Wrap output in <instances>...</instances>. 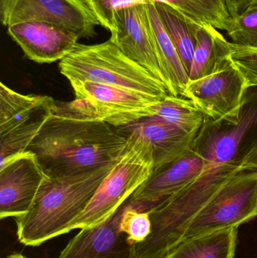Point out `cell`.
Instances as JSON below:
<instances>
[{
  "mask_svg": "<svg viewBox=\"0 0 257 258\" xmlns=\"http://www.w3.org/2000/svg\"><path fill=\"white\" fill-rule=\"evenodd\" d=\"M75 100L68 103L81 114L115 128L155 116L161 98L89 81L70 82Z\"/></svg>",
  "mask_w": 257,
  "mask_h": 258,
  "instance_id": "cell-6",
  "label": "cell"
},
{
  "mask_svg": "<svg viewBox=\"0 0 257 258\" xmlns=\"http://www.w3.org/2000/svg\"><path fill=\"white\" fill-rule=\"evenodd\" d=\"M229 60L242 74L247 88L257 87V49L238 46L231 42Z\"/></svg>",
  "mask_w": 257,
  "mask_h": 258,
  "instance_id": "cell-26",
  "label": "cell"
},
{
  "mask_svg": "<svg viewBox=\"0 0 257 258\" xmlns=\"http://www.w3.org/2000/svg\"><path fill=\"white\" fill-rule=\"evenodd\" d=\"M94 16L110 33L114 30L115 15L119 10L132 6L154 4L153 0H83Z\"/></svg>",
  "mask_w": 257,
  "mask_h": 258,
  "instance_id": "cell-24",
  "label": "cell"
},
{
  "mask_svg": "<svg viewBox=\"0 0 257 258\" xmlns=\"http://www.w3.org/2000/svg\"><path fill=\"white\" fill-rule=\"evenodd\" d=\"M57 101L47 95H23L0 84L1 163L27 151L54 112ZM0 163V164H1Z\"/></svg>",
  "mask_w": 257,
  "mask_h": 258,
  "instance_id": "cell-7",
  "label": "cell"
},
{
  "mask_svg": "<svg viewBox=\"0 0 257 258\" xmlns=\"http://www.w3.org/2000/svg\"><path fill=\"white\" fill-rule=\"evenodd\" d=\"M206 165L205 159L191 149L175 162L154 172L128 201L139 210L149 212L194 181Z\"/></svg>",
  "mask_w": 257,
  "mask_h": 258,
  "instance_id": "cell-14",
  "label": "cell"
},
{
  "mask_svg": "<svg viewBox=\"0 0 257 258\" xmlns=\"http://www.w3.org/2000/svg\"><path fill=\"white\" fill-rule=\"evenodd\" d=\"M6 258H27L25 256L23 255V254H19V253H15V254H11V255L8 256Z\"/></svg>",
  "mask_w": 257,
  "mask_h": 258,
  "instance_id": "cell-29",
  "label": "cell"
},
{
  "mask_svg": "<svg viewBox=\"0 0 257 258\" xmlns=\"http://www.w3.org/2000/svg\"><path fill=\"white\" fill-rule=\"evenodd\" d=\"M253 1L254 0H225L228 12L232 19L247 12Z\"/></svg>",
  "mask_w": 257,
  "mask_h": 258,
  "instance_id": "cell-27",
  "label": "cell"
},
{
  "mask_svg": "<svg viewBox=\"0 0 257 258\" xmlns=\"http://www.w3.org/2000/svg\"><path fill=\"white\" fill-rule=\"evenodd\" d=\"M4 27L28 21H45L65 27L78 37H94L100 25L83 0H0Z\"/></svg>",
  "mask_w": 257,
  "mask_h": 258,
  "instance_id": "cell-9",
  "label": "cell"
},
{
  "mask_svg": "<svg viewBox=\"0 0 257 258\" xmlns=\"http://www.w3.org/2000/svg\"><path fill=\"white\" fill-rule=\"evenodd\" d=\"M231 42L212 26L196 24V46L190 73V80L208 77L229 61Z\"/></svg>",
  "mask_w": 257,
  "mask_h": 258,
  "instance_id": "cell-17",
  "label": "cell"
},
{
  "mask_svg": "<svg viewBox=\"0 0 257 258\" xmlns=\"http://www.w3.org/2000/svg\"><path fill=\"white\" fill-rule=\"evenodd\" d=\"M7 32L26 57L39 63L60 61L73 51L80 39L65 27L45 21L14 24Z\"/></svg>",
  "mask_w": 257,
  "mask_h": 258,
  "instance_id": "cell-13",
  "label": "cell"
},
{
  "mask_svg": "<svg viewBox=\"0 0 257 258\" xmlns=\"http://www.w3.org/2000/svg\"><path fill=\"white\" fill-rule=\"evenodd\" d=\"M116 162L75 175L48 177L29 212L15 218L19 242L26 246H39L70 232L72 222L85 209Z\"/></svg>",
  "mask_w": 257,
  "mask_h": 258,
  "instance_id": "cell-2",
  "label": "cell"
},
{
  "mask_svg": "<svg viewBox=\"0 0 257 258\" xmlns=\"http://www.w3.org/2000/svg\"><path fill=\"white\" fill-rule=\"evenodd\" d=\"M257 216V171L241 170L191 221L183 240L238 227Z\"/></svg>",
  "mask_w": 257,
  "mask_h": 258,
  "instance_id": "cell-8",
  "label": "cell"
},
{
  "mask_svg": "<svg viewBox=\"0 0 257 258\" xmlns=\"http://www.w3.org/2000/svg\"><path fill=\"white\" fill-rule=\"evenodd\" d=\"M241 169L257 171V144L244 158L241 163Z\"/></svg>",
  "mask_w": 257,
  "mask_h": 258,
  "instance_id": "cell-28",
  "label": "cell"
},
{
  "mask_svg": "<svg viewBox=\"0 0 257 258\" xmlns=\"http://www.w3.org/2000/svg\"><path fill=\"white\" fill-rule=\"evenodd\" d=\"M238 233L235 227L186 239L165 258H234Z\"/></svg>",
  "mask_w": 257,
  "mask_h": 258,
  "instance_id": "cell-18",
  "label": "cell"
},
{
  "mask_svg": "<svg viewBox=\"0 0 257 258\" xmlns=\"http://www.w3.org/2000/svg\"><path fill=\"white\" fill-rule=\"evenodd\" d=\"M125 204L104 222L81 229L58 258H137L136 244L119 227Z\"/></svg>",
  "mask_w": 257,
  "mask_h": 258,
  "instance_id": "cell-15",
  "label": "cell"
},
{
  "mask_svg": "<svg viewBox=\"0 0 257 258\" xmlns=\"http://www.w3.org/2000/svg\"><path fill=\"white\" fill-rule=\"evenodd\" d=\"M168 5L194 22L208 24L217 30H229L232 17L225 0H153Z\"/></svg>",
  "mask_w": 257,
  "mask_h": 258,
  "instance_id": "cell-21",
  "label": "cell"
},
{
  "mask_svg": "<svg viewBox=\"0 0 257 258\" xmlns=\"http://www.w3.org/2000/svg\"><path fill=\"white\" fill-rule=\"evenodd\" d=\"M110 40L129 58L147 70L164 85L169 95L178 96L160 63L146 5L119 10L115 15Z\"/></svg>",
  "mask_w": 257,
  "mask_h": 258,
  "instance_id": "cell-10",
  "label": "cell"
},
{
  "mask_svg": "<svg viewBox=\"0 0 257 258\" xmlns=\"http://www.w3.org/2000/svg\"><path fill=\"white\" fill-rule=\"evenodd\" d=\"M128 137L102 121L87 117L57 102L27 151L37 158L49 177H66L114 163L123 154Z\"/></svg>",
  "mask_w": 257,
  "mask_h": 258,
  "instance_id": "cell-1",
  "label": "cell"
},
{
  "mask_svg": "<svg viewBox=\"0 0 257 258\" xmlns=\"http://www.w3.org/2000/svg\"><path fill=\"white\" fill-rule=\"evenodd\" d=\"M248 89L242 74L229 60L214 74L189 81L182 97L191 100L205 118L219 120L238 108Z\"/></svg>",
  "mask_w": 257,
  "mask_h": 258,
  "instance_id": "cell-12",
  "label": "cell"
},
{
  "mask_svg": "<svg viewBox=\"0 0 257 258\" xmlns=\"http://www.w3.org/2000/svg\"><path fill=\"white\" fill-rule=\"evenodd\" d=\"M157 12L180 58L190 77L196 46V24L191 20L162 3H155Z\"/></svg>",
  "mask_w": 257,
  "mask_h": 258,
  "instance_id": "cell-20",
  "label": "cell"
},
{
  "mask_svg": "<svg viewBox=\"0 0 257 258\" xmlns=\"http://www.w3.org/2000/svg\"><path fill=\"white\" fill-rule=\"evenodd\" d=\"M257 144V87L246 91L241 105L219 120L205 118L192 149L208 164L242 163Z\"/></svg>",
  "mask_w": 257,
  "mask_h": 258,
  "instance_id": "cell-5",
  "label": "cell"
},
{
  "mask_svg": "<svg viewBox=\"0 0 257 258\" xmlns=\"http://www.w3.org/2000/svg\"><path fill=\"white\" fill-rule=\"evenodd\" d=\"M69 83L89 81L128 89L164 99L169 95L163 83L125 55L110 39L95 45L77 44L59 62Z\"/></svg>",
  "mask_w": 257,
  "mask_h": 258,
  "instance_id": "cell-3",
  "label": "cell"
},
{
  "mask_svg": "<svg viewBox=\"0 0 257 258\" xmlns=\"http://www.w3.org/2000/svg\"><path fill=\"white\" fill-rule=\"evenodd\" d=\"M116 128L125 135L131 132L137 134L150 144L153 151V173L191 150L196 137L186 133L174 124L156 116Z\"/></svg>",
  "mask_w": 257,
  "mask_h": 258,
  "instance_id": "cell-16",
  "label": "cell"
},
{
  "mask_svg": "<svg viewBox=\"0 0 257 258\" xmlns=\"http://www.w3.org/2000/svg\"><path fill=\"white\" fill-rule=\"evenodd\" d=\"M48 176L37 158L25 151L0 164V218L27 214Z\"/></svg>",
  "mask_w": 257,
  "mask_h": 258,
  "instance_id": "cell-11",
  "label": "cell"
},
{
  "mask_svg": "<svg viewBox=\"0 0 257 258\" xmlns=\"http://www.w3.org/2000/svg\"><path fill=\"white\" fill-rule=\"evenodd\" d=\"M121 231L134 244L141 243L152 231V221L149 212H143L127 201L119 224Z\"/></svg>",
  "mask_w": 257,
  "mask_h": 258,
  "instance_id": "cell-23",
  "label": "cell"
},
{
  "mask_svg": "<svg viewBox=\"0 0 257 258\" xmlns=\"http://www.w3.org/2000/svg\"><path fill=\"white\" fill-rule=\"evenodd\" d=\"M227 35L234 45L257 49V8L232 19Z\"/></svg>",
  "mask_w": 257,
  "mask_h": 258,
  "instance_id": "cell-25",
  "label": "cell"
},
{
  "mask_svg": "<svg viewBox=\"0 0 257 258\" xmlns=\"http://www.w3.org/2000/svg\"><path fill=\"white\" fill-rule=\"evenodd\" d=\"M125 136L126 150L72 222L70 231L94 227L108 219L152 176L154 160L150 144L133 132Z\"/></svg>",
  "mask_w": 257,
  "mask_h": 258,
  "instance_id": "cell-4",
  "label": "cell"
},
{
  "mask_svg": "<svg viewBox=\"0 0 257 258\" xmlns=\"http://www.w3.org/2000/svg\"><path fill=\"white\" fill-rule=\"evenodd\" d=\"M146 10L161 68L176 95L183 96L190 81L189 74L180 58L175 45L164 30L155 3L146 5Z\"/></svg>",
  "mask_w": 257,
  "mask_h": 258,
  "instance_id": "cell-19",
  "label": "cell"
},
{
  "mask_svg": "<svg viewBox=\"0 0 257 258\" xmlns=\"http://www.w3.org/2000/svg\"><path fill=\"white\" fill-rule=\"evenodd\" d=\"M254 8H257V0H254L252 3L251 6H250V9H254Z\"/></svg>",
  "mask_w": 257,
  "mask_h": 258,
  "instance_id": "cell-30",
  "label": "cell"
},
{
  "mask_svg": "<svg viewBox=\"0 0 257 258\" xmlns=\"http://www.w3.org/2000/svg\"><path fill=\"white\" fill-rule=\"evenodd\" d=\"M155 116L193 136L198 135L205 119V115L191 100L170 95L160 101Z\"/></svg>",
  "mask_w": 257,
  "mask_h": 258,
  "instance_id": "cell-22",
  "label": "cell"
}]
</instances>
